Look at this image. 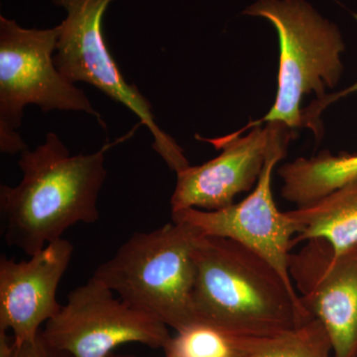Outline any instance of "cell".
<instances>
[{"label":"cell","instance_id":"cell-3","mask_svg":"<svg viewBox=\"0 0 357 357\" xmlns=\"http://www.w3.org/2000/svg\"><path fill=\"white\" fill-rule=\"evenodd\" d=\"M198 232L185 223H166L134 232L93 278L176 333L199 323L195 310V241Z\"/></svg>","mask_w":357,"mask_h":357},{"label":"cell","instance_id":"cell-15","mask_svg":"<svg viewBox=\"0 0 357 357\" xmlns=\"http://www.w3.org/2000/svg\"><path fill=\"white\" fill-rule=\"evenodd\" d=\"M167 347L181 357H234L229 337L204 323L194 324L177 333Z\"/></svg>","mask_w":357,"mask_h":357},{"label":"cell","instance_id":"cell-2","mask_svg":"<svg viewBox=\"0 0 357 357\" xmlns=\"http://www.w3.org/2000/svg\"><path fill=\"white\" fill-rule=\"evenodd\" d=\"M192 256L199 323L229 337H243L280 332L312 318L295 289L243 244L198 234Z\"/></svg>","mask_w":357,"mask_h":357},{"label":"cell","instance_id":"cell-7","mask_svg":"<svg viewBox=\"0 0 357 357\" xmlns=\"http://www.w3.org/2000/svg\"><path fill=\"white\" fill-rule=\"evenodd\" d=\"M41 335L54 349L72 357H109L126 344L164 351L173 337L165 324L115 297L93 277L68 295Z\"/></svg>","mask_w":357,"mask_h":357},{"label":"cell","instance_id":"cell-9","mask_svg":"<svg viewBox=\"0 0 357 357\" xmlns=\"http://www.w3.org/2000/svg\"><path fill=\"white\" fill-rule=\"evenodd\" d=\"M289 274L301 303L321 321L335 357H357V244L335 252L311 239L289 256Z\"/></svg>","mask_w":357,"mask_h":357},{"label":"cell","instance_id":"cell-16","mask_svg":"<svg viewBox=\"0 0 357 357\" xmlns=\"http://www.w3.org/2000/svg\"><path fill=\"white\" fill-rule=\"evenodd\" d=\"M354 91H357V82L356 84H352V86H349V88L342 89V91H338V93H333L331 96L326 95L321 100H314L306 110H304L305 121H306L307 126L312 129V130L321 128V126H319V116H321L323 110L328 105H330L331 103L337 102L340 98L351 95Z\"/></svg>","mask_w":357,"mask_h":357},{"label":"cell","instance_id":"cell-18","mask_svg":"<svg viewBox=\"0 0 357 357\" xmlns=\"http://www.w3.org/2000/svg\"><path fill=\"white\" fill-rule=\"evenodd\" d=\"M0 357H15L13 338L4 330H0Z\"/></svg>","mask_w":357,"mask_h":357},{"label":"cell","instance_id":"cell-6","mask_svg":"<svg viewBox=\"0 0 357 357\" xmlns=\"http://www.w3.org/2000/svg\"><path fill=\"white\" fill-rule=\"evenodd\" d=\"M115 0H52L62 7L67 17L60 24L54 62L72 84L86 83L128 107L144 124L152 136V148L178 173L190 166L184 151L174 138L156 123L151 103L137 86L129 84L105 42L102 20Z\"/></svg>","mask_w":357,"mask_h":357},{"label":"cell","instance_id":"cell-10","mask_svg":"<svg viewBox=\"0 0 357 357\" xmlns=\"http://www.w3.org/2000/svg\"><path fill=\"white\" fill-rule=\"evenodd\" d=\"M290 129L280 122L252 128L248 135L229 134L215 139L197 136L222 149L203 165L188 166L177 174L171 197V211L195 208L217 211L234 204V198L257 184L268 155L275 146L290 141Z\"/></svg>","mask_w":357,"mask_h":357},{"label":"cell","instance_id":"cell-20","mask_svg":"<svg viewBox=\"0 0 357 357\" xmlns=\"http://www.w3.org/2000/svg\"><path fill=\"white\" fill-rule=\"evenodd\" d=\"M109 357H136V356H115V354H112V356H110Z\"/></svg>","mask_w":357,"mask_h":357},{"label":"cell","instance_id":"cell-17","mask_svg":"<svg viewBox=\"0 0 357 357\" xmlns=\"http://www.w3.org/2000/svg\"><path fill=\"white\" fill-rule=\"evenodd\" d=\"M15 357H72L64 351L51 347L39 333L36 340L21 345H15Z\"/></svg>","mask_w":357,"mask_h":357},{"label":"cell","instance_id":"cell-12","mask_svg":"<svg viewBox=\"0 0 357 357\" xmlns=\"http://www.w3.org/2000/svg\"><path fill=\"white\" fill-rule=\"evenodd\" d=\"M289 213L299 227L294 245L323 239L337 255L344 252L357 244V181Z\"/></svg>","mask_w":357,"mask_h":357},{"label":"cell","instance_id":"cell-21","mask_svg":"<svg viewBox=\"0 0 357 357\" xmlns=\"http://www.w3.org/2000/svg\"><path fill=\"white\" fill-rule=\"evenodd\" d=\"M234 357H236V356H234Z\"/></svg>","mask_w":357,"mask_h":357},{"label":"cell","instance_id":"cell-1","mask_svg":"<svg viewBox=\"0 0 357 357\" xmlns=\"http://www.w3.org/2000/svg\"><path fill=\"white\" fill-rule=\"evenodd\" d=\"M112 145L70 155L57 134L49 132L38 147L21 152L22 180L0 187L7 245L32 256L77 223L98 222V197L107 177L105 154Z\"/></svg>","mask_w":357,"mask_h":357},{"label":"cell","instance_id":"cell-19","mask_svg":"<svg viewBox=\"0 0 357 357\" xmlns=\"http://www.w3.org/2000/svg\"><path fill=\"white\" fill-rule=\"evenodd\" d=\"M164 352H165V357H181L177 352L173 351L170 347H167L166 349H164Z\"/></svg>","mask_w":357,"mask_h":357},{"label":"cell","instance_id":"cell-5","mask_svg":"<svg viewBox=\"0 0 357 357\" xmlns=\"http://www.w3.org/2000/svg\"><path fill=\"white\" fill-rule=\"evenodd\" d=\"M60 25L27 29L0 16V151L17 154L27 149L18 129L24 109L100 114L88 96L63 77L54 62Z\"/></svg>","mask_w":357,"mask_h":357},{"label":"cell","instance_id":"cell-4","mask_svg":"<svg viewBox=\"0 0 357 357\" xmlns=\"http://www.w3.org/2000/svg\"><path fill=\"white\" fill-rule=\"evenodd\" d=\"M244 13L266 18L274 25L280 63L273 107L263 119L251 121L236 134L263 122L302 128L301 103L304 96L314 93L317 100H321L326 96V89L335 88L342 77L345 46L340 30L304 0H258Z\"/></svg>","mask_w":357,"mask_h":357},{"label":"cell","instance_id":"cell-11","mask_svg":"<svg viewBox=\"0 0 357 357\" xmlns=\"http://www.w3.org/2000/svg\"><path fill=\"white\" fill-rule=\"evenodd\" d=\"M74 250L69 241L60 238L28 260L0 258V330L10 333L17 347L36 340L42 325L60 312L59 284Z\"/></svg>","mask_w":357,"mask_h":357},{"label":"cell","instance_id":"cell-8","mask_svg":"<svg viewBox=\"0 0 357 357\" xmlns=\"http://www.w3.org/2000/svg\"><path fill=\"white\" fill-rule=\"evenodd\" d=\"M288 143L284 141L271 150L248 198L217 211L195 208L173 211L171 218L173 222L190 225L201 236L223 237L243 244L269 262L294 288L289 274V256L299 227L289 211L278 210L271 187L275 167L285 156Z\"/></svg>","mask_w":357,"mask_h":357},{"label":"cell","instance_id":"cell-14","mask_svg":"<svg viewBox=\"0 0 357 357\" xmlns=\"http://www.w3.org/2000/svg\"><path fill=\"white\" fill-rule=\"evenodd\" d=\"M227 337L236 357H335L325 326L314 317L269 335Z\"/></svg>","mask_w":357,"mask_h":357},{"label":"cell","instance_id":"cell-13","mask_svg":"<svg viewBox=\"0 0 357 357\" xmlns=\"http://www.w3.org/2000/svg\"><path fill=\"white\" fill-rule=\"evenodd\" d=\"M283 185L281 196L297 206L323 198L338 188L357 181V154L297 158L278 169Z\"/></svg>","mask_w":357,"mask_h":357}]
</instances>
